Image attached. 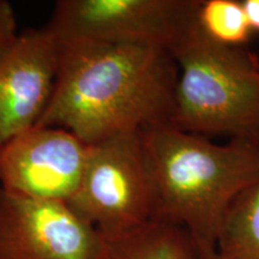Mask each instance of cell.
<instances>
[{
  "mask_svg": "<svg viewBox=\"0 0 259 259\" xmlns=\"http://www.w3.org/2000/svg\"><path fill=\"white\" fill-rule=\"evenodd\" d=\"M59 41L53 94L37 125L65 128L92 145L170 122L178 69L169 52L139 45Z\"/></svg>",
  "mask_w": 259,
  "mask_h": 259,
  "instance_id": "1",
  "label": "cell"
},
{
  "mask_svg": "<svg viewBox=\"0 0 259 259\" xmlns=\"http://www.w3.org/2000/svg\"><path fill=\"white\" fill-rule=\"evenodd\" d=\"M154 218L185 228L199 247H215L231 204L259 179V142L216 144L169 122L142 130Z\"/></svg>",
  "mask_w": 259,
  "mask_h": 259,
  "instance_id": "2",
  "label": "cell"
},
{
  "mask_svg": "<svg viewBox=\"0 0 259 259\" xmlns=\"http://www.w3.org/2000/svg\"><path fill=\"white\" fill-rule=\"evenodd\" d=\"M178 78L170 122L199 136L259 142V59L206 36L196 22L170 52Z\"/></svg>",
  "mask_w": 259,
  "mask_h": 259,
  "instance_id": "3",
  "label": "cell"
},
{
  "mask_svg": "<svg viewBox=\"0 0 259 259\" xmlns=\"http://www.w3.org/2000/svg\"><path fill=\"white\" fill-rule=\"evenodd\" d=\"M67 205L103 239L118 238L153 220V190L142 130L89 145L79 187Z\"/></svg>",
  "mask_w": 259,
  "mask_h": 259,
  "instance_id": "4",
  "label": "cell"
},
{
  "mask_svg": "<svg viewBox=\"0 0 259 259\" xmlns=\"http://www.w3.org/2000/svg\"><path fill=\"white\" fill-rule=\"evenodd\" d=\"M198 0H59L46 25L59 40L156 47L170 53L197 22Z\"/></svg>",
  "mask_w": 259,
  "mask_h": 259,
  "instance_id": "5",
  "label": "cell"
},
{
  "mask_svg": "<svg viewBox=\"0 0 259 259\" xmlns=\"http://www.w3.org/2000/svg\"><path fill=\"white\" fill-rule=\"evenodd\" d=\"M103 236L63 202L0 187V259H100Z\"/></svg>",
  "mask_w": 259,
  "mask_h": 259,
  "instance_id": "6",
  "label": "cell"
},
{
  "mask_svg": "<svg viewBox=\"0 0 259 259\" xmlns=\"http://www.w3.org/2000/svg\"><path fill=\"white\" fill-rule=\"evenodd\" d=\"M88 151L89 145L67 130L34 126L0 150V187L67 204L79 187Z\"/></svg>",
  "mask_w": 259,
  "mask_h": 259,
  "instance_id": "7",
  "label": "cell"
},
{
  "mask_svg": "<svg viewBox=\"0 0 259 259\" xmlns=\"http://www.w3.org/2000/svg\"><path fill=\"white\" fill-rule=\"evenodd\" d=\"M60 41L53 32L25 29L0 58V150L36 126L53 94Z\"/></svg>",
  "mask_w": 259,
  "mask_h": 259,
  "instance_id": "8",
  "label": "cell"
},
{
  "mask_svg": "<svg viewBox=\"0 0 259 259\" xmlns=\"http://www.w3.org/2000/svg\"><path fill=\"white\" fill-rule=\"evenodd\" d=\"M100 259H202V255L185 228L151 220L118 238L105 239Z\"/></svg>",
  "mask_w": 259,
  "mask_h": 259,
  "instance_id": "9",
  "label": "cell"
},
{
  "mask_svg": "<svg viewBox=\"0 0 259 259\" xmlns=\"http://www.w3.org/2000/svg\"><path fill=\"white\" fill-rule=\"evenodd\" d=\"M215 250L221 259H259V179L231 204Z\"/></svg>",
  "mask_w": 259,
  "mask_h": 259,
  "instance_id": "10",
  "label": "cell"
},
{
  "mask_svg": "<svg viewBox=\"0 0 259 259\" xmlns=\"http://www.w3.org/2000/svg\"><path fill=\"white\" fill-rule=\"evenodd\" d=\"M197 22L206 36L229 47H244L253 34L241 2L236 0L200 2Z\"/></svg>",
  "mask_w": 259,
  "mask_h": 259,
  "instance_id": "11",
  "label": "cell"
},
{
  "mask_svg": "<svg viewBox=\"0 0 259 259\" xmlns=\"http://www.w3.org/2000/svg\"><path fill=\"white\" fill-rule=\"evenodd\" d=\"M18 35L17 18L11 3L0 0V58L12 47Z\"/></svg>",
  "mask_w": 259,
  "mask_h": 259,
  "instance_id": "12",
  "label": "cell"
},
{
  "mask_svg": "<svg viewBox=\"0 0 259 259\" xmlns=\"http://www.w3.org/2000/svg\"><path fill=\"white\" fill-rule=\"evenodd\" d=\"M241 4L251 30L259 32V0H244Z\"/></svg>",
  "mask_w": 259,
  "mask_h": 259,
  "instance_id": "13",
  "label": "cell"
},
{
  "mask_svg": "<svg viewBox=\"0 0 259 259\" xmlns=\"http://www.w3.org/2000/svg\"><path fill=\"white\" fill-rule=\"evenodd\" d=\"M200 255H202V259H221L215 247H200Z\"/></svg>",
  "mask_w": 259,
  "mask_h": 259,
  "instance_id": "14",
  "label": "cell"
}]
</instances>
